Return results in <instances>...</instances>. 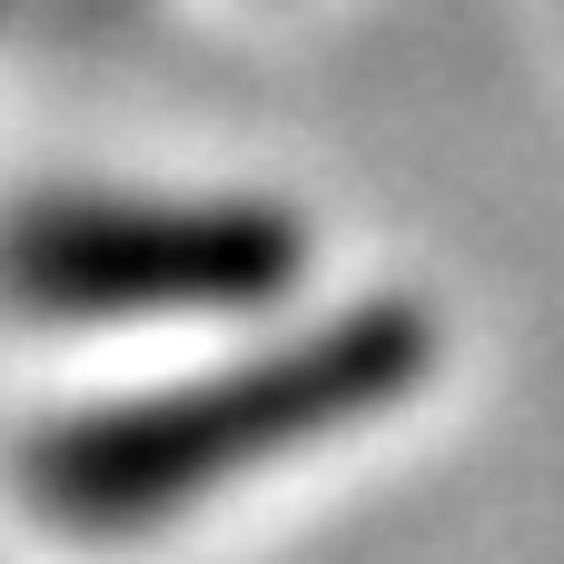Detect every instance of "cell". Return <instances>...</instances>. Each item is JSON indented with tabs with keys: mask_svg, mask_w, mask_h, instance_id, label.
<instances>
[{
	"mask_svg": "<svg viewBox=\"0 0 564 564\" xmlns=\"http://www.w3.org/2000/svg\"><path fill=\"white\" fill-rule=\"evenodd\" d=\"M307 228L268 198H40L0 228V297L30 317H188L297 288Z\"/></svg>",
	"mask_w": 564,
	"mask_h": 564,
	"instance_id": "2",
	"label": "cell"
},
{
	"mask_svg": "<svg viewBox=\"0 0 564 564\" xmlns=\"http://www.w3.org/2000/svg\"><path fill=\"white\" fill-rule=\"evenodd\" d=\"M426 357H436V327L406 297H377V307H347V317H327L228 377H198L178 397L99 406V416L30 436L20 486L40 516H59L79 535H129L228 476H248L278 446H307V436H337V426L397 406L426 377Z\"/></svg>",
	"mask_w": 564,
	"mask_h": 564,
	"instance_id": "1",
	"label": "cell"
}]
</instances>
